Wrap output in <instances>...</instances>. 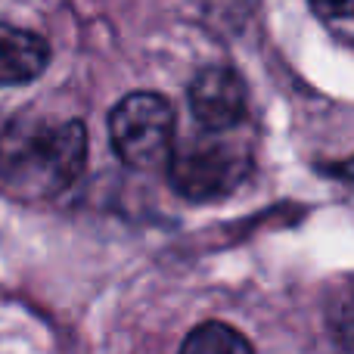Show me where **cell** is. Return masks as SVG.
Listing matches in <instances>:
<instances>
[{
  "label": "cell",
  "instance_id": "2",
  "mask_svg": "<svg viewBox=\"0 0 354 354\" xmlns=\"http://www.w3.org/2000/svg\"><path fill=\"white\" fill-rule=\"evenodd\" d=\"M171 183L193 202H212L230 196L252 171V156L243 143L224 137H193L171 149Z\"/></svg>",
  "mask_w": 354,
  "mask_h": 354
},
{
  "label": "cell",
  "instance_id": "3",
  "mask_svg": "<svg viewBox=\"0 0 354 354\" xmlns=\"http://www.w3.org/2000/svg\"><path fill=\"white\" fill-rule=\"evenodd\" d=\"M118 159L131 168H153L174 149V109L159 93H128L109 115Z\"/></svg>",
  "mask_w": 354,
  "mask_h": 354
},
{
  "label": "cell",
  "instance_id": "1",
  "mask_svg": "<svg viewBox=\"0 0 354 354\" xmlns=\"http://www.w3.org/2000/svg\"><path fill=\"white\" fill-rule=\"evenodd\" d=\"M87 131L78 118L16 115L0 131V180L25 196H53L84 168Z\"/></svg>",
  "mask_w": 354,
  "mask_h": 354
},
{
  "label": "cell",
  "instance_id": "4",
  "mask_svg": "<svg viewBox=\"0 0 354 354\" xmlns=\"http://www.w3.org/2000/svg\"><path fill=\"white\" fill-rule=\"evenodd\" d=\"M189 109L205 131H227L245 115V84L230 66H208L189 84Z\"/></svg>",
  "mask_w": 354,
  "mask_h": 354
},
{
  "label": "cell",
  "instance_id": "5",
  "mask_svg": "<svg viewBox=\"0 0 354 354\" xmlns=\"http://www.w3.org/2000/svg\"><path fill=\"white\" fill-rule=\"evenodd\" d=\"M50 62V44L16 25H0V84L35 81Z\"/></svg>",
  "mask_w": 354,
  "mask_h": 354
},
{
  "label": "cell",
  "instance_id": "7",
  "mask_svg": "<svg viewBox=\"0 0 354 354\" xmlns=\"http://www.w3.org/2000/svg\"><path fill=\"white\" fill-rule=\"evenodd\" d=\"M314 12L333 25H348L351 22V0H311Z\"/></svg>",
  "mask_w": 354,
  "mask_h": 354
},
{
  "label": "cell",
  "instance_id": "6",
  "mask_svg": "<svg viewBox=\"0 0 354 354\" xmlns=\"http://www.w3.org/2000/svg\"><path fill=\"white\" fill-rule=\"evenodd\" d=\"M180 354H255L249 339L239 330L221 324V320H208L199 324L193 333H187L180 345Z\"/></svg>",
  "mask_w": 354,
  "mask_h": 354
}]
</instances>
